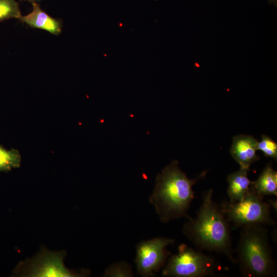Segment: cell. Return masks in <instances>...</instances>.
Masks as SVG:
<instances>
[{"instance_id": "obj_1", "label": "cell", "mask_w": 277, "mask_h": 277, "mask_svg": "<svg viewBox=\"0 0 277 277\" xmlns=\"http://www.w3.org/2000/svg\"><path fill=\"white\" fill-rule=\"evenodd\" d=\"M213 194L212 189L204 192L196 216L187 217L182 232L196 249L223 254L235 264L229 222L213 201Z\"/></svg>"}, {"instance_id": "obj_2", "label": "cell", "mask_w": 277, "mask_h": 277, "mask_svg": "<svg viewBox=\"0 0 277 277\" xmlns=\"http://www.w3.org/2000/svg\"><path fill=\"white\" fill-rule=\"evenodd\" d=\"M206 173L204 171L195 179H189L174 160L157 175L149 202L162 223L188 216L187 212L195 194L192 187Z\"/></svg>"}, {"instance_id": "obj_3", "label": "cell", "mask_w": 277, "mask_h": 277, "mask_svg": "<svg viewBox=\"0 0 277 277\" xmlns=\"http://www.w3.org/2000/svg\"><path fill=\"white\" fill-rule=\"evenodd\" d=\"M236 251V264L243 276L276 275V266L265 226L254 224L241 227Z\"/></svg>"}, {"instance_id": "obj_4", "label": "cell", "mask_w": 277, "mask_h": 277, "mask_svg": "<svg viewBox=\"0 0 277 277\" xmlns=\"http://www.w3.org/2000/svg\"><path fill=\"white\" fill-rule=\"evenodd\" d=\"M270 205L263 200V196L257 193L251 186L241 201L231 202L225 200L219 206L229 222L236 227H242L254 224L274 225L271 216Z\"/></svg>"}, {"instance_id": "obj_5", "label": "cell", "mask_w": 277, "mask_h": 277, "mask_svg": "<svg viewBox=\"0 0 277 277\" xmlns=\"http://www.w3.org/2000/svg\"><path fill=\"white\" fill-rule=\"evenodd\" d=\"M218 268L215 259L185 244L172 255L163 269V276L205 277L214 276Z\"/></svg>"}, {"instance_id": "obj_6", "label": "cell", "mask_w": 277, "mask_h": 277, "mask_svg": "<svg viewBox=\"0 0 277 277\" xmlns=\"http://www.w3.org/2000/svg\"><path fill=\"white\" fill-rule=\"evenodd\" d=\"M172 239L159 237L139 243L135 260L138 273L143 276H154L170 255L166 247L173 243Z\"/></svg>"}, {"instance_id": "obj_7", "label": "cell", "mask_w": 277, "mask_h": 277, "mask_svg": "<svg viewBox=\"0 0 277 277\" xmlns=\"http://www.w3.org/2000/svg\"><path fill=\"white\" fill-rule=\"evenodd\" d=\"M64 255L61 253L43 252L34 260L27 276H79L80 274L65 267Z\"/></svg>"}, {"instance_id": "obj_8", "label": "cell", "mask_w": 277, "mask_h": 277, "mask_svg": "<svg viewBox=\"0 0 277 277\" xmlns=\"http://www.w3.org/2000/svg\"><path fill=\"white\" fill-rule=\"evenodd\" d=\"M258 140L251 135L240 134L233 138L230 153L240 168L249 171L251 165L258 161Z\"/></svg>"}, {"instance_id": "obj_9", "label": "cell", "mask_w": 277, "mask_h": 277, "mask_svg": "<svg viewBox=\"0 0 277 277\" xmlns=\"http://www.w3.org/2000/svg\"><path fill=\"white\" fill-rule=\"evenodd\" d=\"M32 5V11L22 15L19 19L31 28L42 29L53 35H60L62 31V21L50 16L41 8L38 3Z\"/></svg>"}, {"instance_id": "obj_10", "label": "cell", "mask_w": 277, "mask_h": 277, "mask_svg": "<svg viewBox=\"0 0 277 277\" xmlns=\"http://www.w3.org/2000/svg\"><path fill=\"white\" fill-rule=\"evenodd\" d=\"M248 171L240 168L228 175L227 194L230 202L241 201L249 191L252 181L248 177Z\"/></svg>"}, {"instance_id": "obj_11", "label": "cell", "mask_w": 277, "mask_h": 277, "mask_svg": "<svg viewBox=\"0 0 277 277\" xmlns=\"http://www.w3.org/2000/svg\"><path fill=\"white\" fill-rule=\"evenodd\" d=\"M251 186L262 196L277 195V172L273 169L271 164H268L259 178L252 181Z\"/></svg>"}, {"instance_id": "obj_12", "label": "cell", "mask_w": 277, "mask_h": 277, "mask_svg": "<svg viewBox=\"0 0 277 277\" xmlns=\"http://www.w3.org/2000/svg\"><path fill=\"white\" fill-rule=\"evenodd\" d=\"M21 162V156L17 150H7L0 145V172H7L12 168H19Z\"/></svg>"}, {"instance_id": "obj_13", "label": "cell", "mask_w": 277, "mask_h": 277, "mask_svg": "<svg viewBox=\"0 0 277 277\" xmlns=\"http://www.w3.org/2000/svg\"><path fill=\"white\" fill-rule=\"evenodd\" d=\"M22 16L19 4L15 0H0V23L11 18L19 19Z\"/></svg>"}, {"instance_id": "obj_14", "label": "cell", "mask_w": 277, "mask_h": 277, "mask_svg": "<svg viewBox=\"0 0 277 277\" xmlns=\"http://www.w3.org/2000/svg\"><path fill=\"white\" fill-rule=\"evenodd\" d=\"M257 150L261 151L266 157L277 160V143L270 137L262 135L261 139L258 142Z\"/></svg>"}, {"instance_id": "obj_15", "label": "cell", "mask_w": 277, "mask_h": 277, "mask_svg": "<svg viewBox=\"0 0 277 277\" xmlns=\"http://www.w3.org/2000/svg\"><path fill=\"white\" fill-rule=\"evenodd\" d=\"M105 276H133L131 267L127 263L121 262L113 264L105 270Z\"/></svg>"}, {"instance_id": "obj_16", "label": "cell", "mask_w": 277, "mask_h": 277, "mask_svg": "<svg viewBox=\"0 0 277 277\" xmlns=\"http://www.w3.org/2000/svg\"><path fill=\"white\" fill-rule=\"evenodd\" d=\"M21 1H28L31 4H33V3H38V2H41L42 0H21Z\"/></svg>"}]
</instances>
